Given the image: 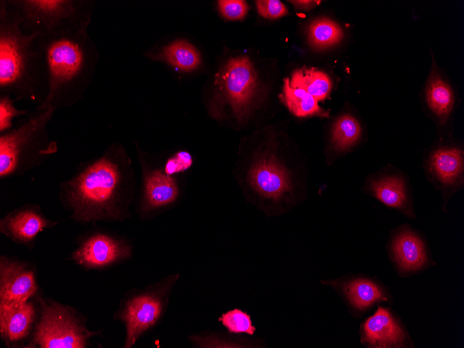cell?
<instances>
[{
	"instance_id": "1",
	"label": "cell",
	"mask_w": 464,
	"mask_h": 348,
	"mask_svg": "<svg viewBox=\"0 0 464 348\" xmlns=\"http://www.w3.org/2000/svg\"><path fill=\"white\" fill-rule=\"evenodd\" d=\"M134 182L129 156L122 146L113 144L60 183L59 199L76 223L122 220L128 214Z\"/></svg>"
},
{
	"instance_id": "2",
	"label": "cell",
	"mask_w": 464,
	"mask_h": 348,
	"mask_svg": "<svg viewBox=\"0 0 464 348\" xmlns=\"http://www.w3.org/2000/svg\"><path fill=\"white\" fill-rule=\"evenodd\" d=\"M36 38L45 58L48 78L47 94L39 106L58 110L74 105L90 87L99 60L88 27Z\"/></svg>"
},
{
	"instance_id": "3",
	"label": "cell",
	"mask_w": 464,
	"mask_h": 348,
	"mask_svg": "<svg viewBox=\"0 0 464 348\" xmlns=\"http://www.w3.org/2000/svg\"><path fill=\"white\" fill-rule=\"evenodd\" d=\"M48 90L44 56L8 0H0V94L41 105Z\"/></svg>"
},
{
	"instance_id": "4",
	"label": "cell",
	"mask_w": 464,
	"mask_h": 348,
	"mask_svg": "<svg viewBox=\"0 0 464 348\" xmlns=\"http://www.w3.org/2000/svg\"><path fill=\"white\" fill-rule=\"evenodd\" d=\"M56 111L36 106L15 128L1 133V179L22 175L57 152V143L47 130Z\"/></svg>"
},
{
	"instance_id": "5",
	"label": "cell",
	"mask_w": 464,
	"mask_h": 348,
	"mask_svg": "<svg viewBox=\"0 0 464 348\" xmlns=\"http://www.w3.org/2000/svg\"><path fill=\"white\" fill-rule=\"evenodd\" d=\"M265 98L253 63L246 56L228 59L216 74L210 101V115L216 119L232 118L246 124Z\"/></svg>"
},
{
	"instance_id": "6",
	"label": "cell",
	"mask_w": 464,
	"mask_h": 348,
	"mask_svg": "<svg viewBox=\"0 0 464 348\" xmlns=\"http://www.w3.org/2000/svg\"><path fill=\"white\" fill-rule=\"evenodd\" d=\"M38 319L25 348H85L99 331L87 326V318L76 309L38 295Z\"/></svg>"
},
{
	"instance_id": "7",
	"label": "cell",
	"mask_w": 464,
	"mask_h": 348,
	"mask_svg": "<svg viewBox=\"0 0 464 348\" xmlns=\"http://www.w3.org/2000/svg\"><path fill=\"white\" fill-rule=\"evenodd\" d=\"M27 34L45 35L89 27L92 0H8Z\"/></svg>"
},
{
	"instance_id": "8",
	"label": "cell",
	"mask_w": 464,
	"mask_h": 348,
	"mask_svg": "<svg viewBox=\"0 0 464 348\" xmlns=\"http://www.w3.org/2000/svg\"><path fill=\"white\" fill-rule=\"evenodd\" d=\"M70 260L86 270H101L130 257L132 249L125 241L98 230L77 239Z\"/></svg>"
},
{
	"instance_id": "9",
	"label": "cell",
	"mask_w": 464,
	"mask_h": 348,
	"mask_svg": "<svg viewBox=\"0 0 464 348\" xmlns=\"http://www.w3.org/2000/svg\"><path fill=\"white\" fill-rule=\"evenodd\" d=\"M247 180L258 195L273 201L289 197L293 189L290 174L271 151L255 157L248 168Z\"/></svg>"
},
{
	"instance_id": "10",
	"label": "cell",
	"mask_w": 464,
	"mask_h": 348,
	"mask_svg": "<svg viewBox=\"0 0 464 348\" xmlns=\"http://www.w3.org/2000/svg\"><path fill=\"white\" fill-rule=\"evenodd\" d=\"M163 310L160 295L147 290L129 297L117 315L126 326L124 347H133L137 340L158 321Z\"/></svg>"
},
{
	"instance_id": "11",
	"label": "cell",
	"mask_w": 464,
	"mask_h": 348,
	"mask_svg": "<svg viewBox=\"0 0 464 348\" xmlns=\"http://www.w3.org/2000/svg\"><path fill=\"white\" fill-rule=\"evenodd\" d=\"M32 265L13 257H0V304L24 302L38 295Z\"/></svg>"
},
{
	"instance_id": "12",
	"label": "cell",
	"mask_w": 464,
	"mask_h": 348,
	"mask_svg": "<svg viewBox=\"0 0 464 348\" xmlns=\"http://www.w3.org/2000/svg\"><path fill=\"white\" fill-rule=\"evenodd\" d=\"M37 204H26L0 219V233L13 242L32 249L38 234L57 224Z\"/></svg>"
},
{
	"instance_id": "13",
	"label": "cell",
	"mask_w": 464,
	"mask_h": 348,
	"mask_svg": "<svg viewBox=\"0 0 464 348\" xmlns=\"http://www.w3.org/2000/svg\"><path fill=\"white\" fill-rule=\"evenodd\" d=\"M410 341L399 320L383 306H379L361 326V342L367 347H407Z\"/></svg>"
},
{
	"instance_id": "14",
	"label": "cell",
	"mask_w": 464,
	"mask_h": 348,
	"mask_svg": "<svg viewBox=\"0 0 464 348\" xmlns=\"http://www.w3.org/2000/svg\"><path fill=\"white\" fill-rule=\"evenodd\" d=\"M38 315L35 297L24 302L0 304V335L6 346L17 347L28 341Z\"/></svg>"
},
{
	"instance_id": "15",
	"label": "cell",
	"mask_w": 464,
	"mask_h": 348,
	"mask_svg": "<svg viewBox=\"0 0 464 348\" xmlns=\"http://www.w3.org/2000/svg\"><path fill=\"white\" fill-rule=\"evenodd\" d=\"M140 162L143 182L142 210L149 212L174 202L179 194L175 180L165 172L151 169Z\"/></svg>"
},
{
	"instance_id": "16",
	"label": "cell",
	"mask_w": 464,
	"mask_h": 348,
	"mask_svg": "<svg viewBox=\"0 0 464 348\" xmlns=\"http://www.w3.org/2000/svg\"><path fill=\"white\" fill-rule=\"evenodd\" d=\"M392 251L395 264L401 272L414 273L428 264L424 242L411 231H402L395 238Z\"/></svg>"
},
{
	"instance_id": "17",
	"label": "cell",
	"mask_w": 464,
	"mask_h": 348,
	"mask_svg": "<svg viewBox=\"0 0 464 348\" xmlns=\"http://www.w3.org/2000/svg\"><path fill=\"white\" fill-rule=\"evenodd\" d=\"M144 56L184 72L193 71L201 64L199 51L192 44L183 40H175L158 50L147 51Z\"/></svg>"
},
{
	"instance_id": "18",
	"label": "cell",
	"mask_w": 464,
	"mask_h": 348,
	"mask_svg": "<svg viewBox=\"0 0 464 348\" xmlns=\"http://www.w3.org/2000/svg\"><path fill=\"white\" fill-rule=\"evenodd\" d=\"M343 291L350 304L358 310H365L376 302L389 299L386 290L372 279H352L344 285Z\"/></svg>"
},
{
	"instance_id": "19",
	"label": "cell",
	"mask_w": 464,
	"mask_h": 348,
	"mask_svg": "<svg viewBox=\"0 0 464 348\" xmlns=\"http://www.w3.org/2000/svg\"><path fill=\"white\" fill-rule=\"evenodd\" d=\"M430 167L441 182L453 184L463 170V151L456 148L437 149L431 156Z\"/></svg>"
},
{
	"instance_id": "20",
	"label": "cell",
	"mask_w": 464,
	"mask_h": 348,
	"mask_svg": "<svg viewBox=\"0 0 464 348\" xmlns=\"http://www.w3.org/2000/svg\"><path fill=\"white\" fill-rule=\"evenodd\" d=\"M283 90L280 99L293 115L297 117H329V113L322 109L318 105V101L308 92L292 88L289 78L284 79Z\"/></svg>"
},
{
	"instance_id": "21",
	"label": "cell",
	"mask_w": 464,
	"mask_h": 348,
	"mask_svg": "<svg viewBox=\"0 0 464 348\" xmlns=\"http://www.w3.org/2000/svg\"><path fill=\"white\" fill-rule=\"evenodd\" d=\"M426 94L430 109L440 118L445 119L452 110L454 96L449 85L436 69L429 78Z\"/></svg>"
},
{
	"instance_id": "22",
	"label": "cell",
	"mask_w": 464,
	"mask_h": 348,
	"mask_svg": "<svg viewBox=\"0 0 464 348\" xmlns=\"http://www.w3.org/2000/svg\"><path fill=\"white\" fill-rule=\"evenodd\" d=\"M293 88H301L317 101L327 98L331 92L332 83L324 72L315 69L301 68L295 71L290 81Z\"/></svg>"
},
{
	"instance_id": "23",
	"label": "cell",
	"mask_w": 464,
	"mask_h": 348,
	"mask_svg": "<svg viewBox=\"0 0 464 348\" xmlns=\"http://www.w3.org/2000/svg\"><path fill=\"white\" fill-rule=\"evenodd\" d=\"M373 194L386 206L403 209L407 202L404 183L398 177H387L371 184Z\"/></svg>"
},
{
	"instance_id": "24",
	"label": "cell",
	"mask_w": 464,
	"mask_h": 348,
	"mask_svg": "<svg viewBox=\"0 0 464 348\" xmlns=\"http://www.w3.org/2000/svg\"><path fill=\"white\" fill-rule=\"evenodd\" d=\"M308 41L317 49H324L340 42L344 37L342 29L329 18L313 21L308 27Z\"/></svg>"
},
{
	"instance_id": "25",
	"label": "cell",
	"mask_w": 464,
	"mask_h": 348,
	"mask_svg": "<svg viewBox=\"0 0 464 348\" xmlns=\"http://www.w3.org/2000/svg\"><path fill=\"white\" fill-rule=\"evenodd\" d=\"M361 134V127L358 121L351 115L344 114L333 125L331 142L337 150H347L358 140Z\"/></svg>"
},
{
	"instance_id": "26",
	"label": "cell",
	"mask_w": 464,
	"mask_h": 348,
	"mask_svg": "<svg viewBox=\"0 0 464 348\" xmlns=\"http://www.w3.org/2000/svg\"><path fill=\"white\" fill-rule=\"evenodd\" d=\"M222 324L231 333H245L253 335L256 331L250 317L239 309L224 313L219 318Z\"/></svg>"
},
{
	"instance_id": "27",
	"label": "cell",
	"mask_w": 464,
	"mask_h": 348,
	"mask_svg": "<svg viewBox=\"0 0 464 348\" xmlns=\"http://www.w3.org/2000/svg\"><path fill=\"white\" fill-rule=\"evenodd\" d=\"M16 99L8 94H0V133L13 129V120L15 117L26 116L28 110L17 109L14 103Z\"/></svg>"
},
{
	"instance_id": "28",
	"label": "cell",
	"mask_w": 464,
	"mask_h": 348,
	"mask_svg": "<svg viewBox=\"0 0 464 348\" xmlns=\"http://www.w3.org/2000/svg\"><path fill=\"white\" fill-rule=\"evenodd\" d=\"M217 7L222 17L229 20H240L248 13L249 6L242 0H221Z\"/></svg>"
},
{
	"instance_id": "29",
	"label": "cell",
	"mask_w": 464,
	"mask_h": 348,
	"mask_svg": "<svg viewBox=\"0 0 464 348\" xmlns=\"http://www.w3.org/2000/svg\"><path fill=\"white\" fill-rule=\"evenodd\" d=\"M258 14L267 19H277L288 14L285 5L279 0L256 1Z\"/></svg>"
},
{
	"instance_id": "30",
	"label": "cell",
	"mask_w": 464,
	"mask_h": 348,
	"mask_svg": "<svg viewBox=\"0 0 464 348\" xmlns=\"http://www.w3.org/2000/svg\"><path fill=\"white\" fill-rule=\"evenodd\" d=\"M296 8L299 9L309 10L318 4L320 1H289Z\"/></svg>"
}]
</instances>
